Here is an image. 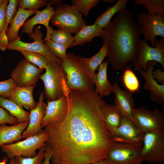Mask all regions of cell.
Here are the masks:
<instances>
[{"mask_svg": "<svg viewBox=\"0 0 164 164\" xmlns=\"http://www.w3.org/2000/svg\"><path fill=\"white\" fill-rule=\"evenodd\" d=\"M64 119L44 130L52 164H90L106 159L112 143L101 108L105 102L94 91L70 90Z\"/></svg>", "mask_w": 164, "mask_h": 164, "instance_id": "6da1fadb", "label": "cell"}, {"mask_svg": "<svg viewBox=\"0 0 164 164\" xmlns=\"http://www.w3.org/2000/svg\"><path fill=\"white\" fill-rule=\"evenodd\" d=\"M101 37L106 42L108 61L115 70H124L135 57L141 34L132 13L126 9L117 13Z\"/></svg>", "mask_w": 164, "mask_h": 164, "instance_id": "7a4b0ae2", "label": "cell"}, {"mask_svg": "<svg viewBox=\"0 0 164 164\" xmlns=\"http://www.w3.org/2000/svg\"><path fill=\"white\" fill-rule=\"evenodd\" d=\"M67 59L62 60V65L65 71L67 87L70 90L94 91L95 85L92 77L88 73L80 56L70 53Z\"/></svg>", "mask_w": 164, "mask_h": 164, "instance_id": "3957f363", "label": "cell"}, {"mask_svg": "<svg viewBox=\"0 0 164 164\" xmlns=\"http://www.w3.org/2000/svg\"><path fill=\"white\" fill-rule=\"evenodd\" d=\"M45 70L39 79L43 82L44 94L47 101L56 100L68 94L67 75L62 63L49 62Z\"/></svg>", "mask_w": 164, "mask_h": 164, "instance_id": "277c9868", "label": "cell"}, {"mask_svg": "<svg viewBox=\"0 0 164 164\" xmlns=\"http://www.w3.org/2000/svg\"><path fill=\"white\" fill-rule=\"evenodd\" d=\"M82 16L72 5L63 3L54 10L50 22L52 26L76 34L87 25Z\"/></svg>", "mask_w": 164, "mask_h": 164, "instance_id": "5b68a950", "label": "cell"}, {"mask_svg": "<svg viewBox=\"0 0 164 164\" xmlns=\"http://www.w3.org/2000/svg\"><path fill=\"white\" fill-rule=\"evenodd\" d=\"M151 61L159 63L164 69V38L159 40L156 39L155 47L149 46L144 40L139 39L132 62L134 70L145 71L147 63Z\"/></svg>", "mask_w": 164, "mask_h": 164, "instance_id": "8992f818", "label": "cell"}, {"mask_svg": "<svg viewBox=\"0 0 164 164\" xmlns=\"http://www.w3.org/2000/svg\"><path fill=\"white\" fill-rule=\"evenodd\" d=\"M47 138V134L45 131L23 140L4 145L0 147L2 151L6 154L7 157L10 159L18 156L32 157L37 154L36 150L46 145Z\"/></svg>", "mask_w": 164, "mask_h": 164, "instance_id": "52a82bcc", "label": "cell"}, {"mask_svg": "<svg viewBox=\"0 0 164 164\" xmlns=\"http://www.w3.org/2000/svg\"><path fill=\"white\" fill-rule=\"evenodd\" d=\"M141 155L143 160L151 164L164 161V130L144 134Z\"/></svg>", "mask_w": 164, "mask_h": 164, "instance_id": "ba28073f", "label": "cell"}, {"mask_svg": "<svg viewBox=\"0 0 164 164\" xmlns=\"http://www.w3.org/2000/svg\"><path fill=\"white\" fill-rule=\"evenodd\" d=\"M136 18L141 34L144 36V41L146 43L150 41L152 47H155V37L164 38V14L152 16L142 11L138 14Z\"/></svg>", "mask_w": 164, "mask_h": 164, "instance_id": "9c48e42d", "label": "cell"}, {"mask_svg": "<svg viewBox=\"0 0 164 164\" xmlns=\"http://www.w3.org/2000/svg\"><path fill=\"white\" fill-rule=\"evenodd\" d=\"M41 28L40 26L34 27L33 32L28 36L34 40L33 42L28 43L23 42L21 40L20 36L15 40L9 43L7 49L38 53L44 56L51 63H61L62 60L53 54L43 43Z\"/></svg>", "mask_w": 164, "mask_h": 164, "instance_id": "30bf717a", "label": "cell"}, {"mask_svg": "<svg viewBox=\"0 0 164 164\" xmlns=\"http://www.w3.org/2000/svg\"><path fill=\"white\" fill-rule=\"evenodd\" d=\"M133 115L135 125L144 134L164 130V111L156 107L153 111L142 107L134 108Z\"/></svg>", "mask_w": 164, "mask_h": 164, "instance_id": "8fae6325", "label": "cell"}, {"mask_svg": "<svg viewBox=\"0 0 164 164\" xmlns=\"http://www.w3.org/2000/svg\"><path fill=\"white\" fill-rule=\"evenodd\" d=\"M142 147L112 142L106 158L111 164H133L143 160L141 155Z\"/></svg>", "mask_w": 164, "mask_h": 164, "instance_id": "7c38bea8", "label": "cell"}, {"mask_svg": "<svg viewBox=\"0 0 164 164\" xmlns=\"http://www.w3.org/2000/svg\"><path fill=\"white\" fill-rule=\"evenodd\" d=\"M43 71V70L22 59L12 71L11 78L18 87L29 86L36 84Z\"/></svg>", "mask_w": 164, "mask_h": 164, "instance_id": "4fadbf2b", "label": "cell"}, {"mask_svg": "<svg viewBox=\"0 0 164 164\" xmlns=\"http://www.w3.org/2000/svg\"><path fill=\"white\" fill-rule=\"evenodd\" d=\"M144 135L132 121L122 117L119 125L112 137V142L142 147Z\"/></svg>", "mask_w": 164, "mask_h": 164, "instance_id": "5bb4252c", "label": "cell"}, {"mask_svg": "<svg viewBox=\"0 0 164 164\" xmlns=\"http://www.w3.org/2000/svg\"><path fill=\"white\" fill-rule=\"evenodd\" d=\"M158 63L151 61L147 64L145 71H139L141 75L144 78V89L149 92V97L153 102L161 105L164 103V84H159L152 76V72L154 66L157 65Z\"/></svg>", "mask_w": 164, "mask_h": 164, "instance_id": "9a60e30c", "label": "cell"}, {"mask_svg": "<svg viewBox=\"0 0 164 164\" xmlns=\"http://www.w3.org/2000/svg\"><path fill=\"white\" fill-rule=\"evenodd\" d=\"M51 1L48 3L47 7L41 11L37 10L35 15L25 22L22 27V32L29 36L33 32L34 27L37 24L44 26L46 29V34L43 42L50 40V36L53 29L49 26V23L54 12V8L51 6Z\"/></svg>", "mask_w": 164, "mask_h": 164, "instance_id": "2e32d148", "label": "cell"}, {"mask_svg": "<svg viewBox=\"0 0 164 164\" xmlns=\"http://www.w3.org/2000/svg\"><path fill=\"white\" fill-rule=\"evenodd\" d=\"M112 87L115 95V107L122 117L129 119L135 125L133 115L135 103L131 93L121 89L116 82L112 85Z\"/></svg>", "mask_w": 164, "mask_h": 164, "instance_id": "e0dca14e", "label": "cell"}, {"mask_svg": "<svg viewBox=\"0 0 164 164\" xmlns=\"http://www.w3.org/2000/svg\"><path fill=\"white\" fill-rule=\"evenodd\" d=\"M44 93L41 92L36 108L30 111L29 124L23 132L22 138H26L45 132L41 128V124L46 110L47 104L43 101Z\"/></svg>", "mask_w": 164, "mask_h": 164, "instance_id": "ac0fdd59", "label": "cell"}, {"mask_svg": "<svg viewBox=\"0 0 164 164\" xmlns=\"http://www.w3.org/2000/svg\"><path fill=\"white\" fill-rule=\"evenodd\" d=\"M47 103L46 112L41 124L42 128L53 123L63 120L67 113L68 101L66 95L55 100L47 101Z\"/></svg>", "mask_w": 164, "mask_h": 164, "instance_id": "d6986e66", "label": "cell"}, {"mask_svg": "<svg viewBox=\"0 0 164 164\" xmlns=\"http://www.w3.org/2000/svg\"><path fill=\"white\" fill-rule=\"evenodd\" d=\"M36 85L26 87L17 86L12 91L8 99L19 107L25 108L30 111L35 109L38 104L35 101L33 94Z\"/></svg>", "mask_w": 164, "mask_h": 164, "instance_id": "ffe728a7", "label": "cell"}, {"mask_svg": "<svg viewBox=\"0 0 164 164\" xmlns=\"http://www.w3.org/2000/svg\"><path fill=\"white\" fill-rule=\"evenodd\" d=\"M29 121L12 126L4 124L0 126V147L2 145L13 143L22 138L23 131L28 126Z\"/></svg>", "mask_w": 164, "mask_h": 164, "instance_id": "44dd1931", "label": "cell"}, {"mask_svg": "<svg viewBox=\"0 0 164 164\" xmlns=\"http://www.w3.org/2000/svg\"><path fill=\"white\" fill-rule=\"evenodd\" d=\"M108 63L107 60L101 64L98 68L97 73L92 77L93 83L95 85L94 91L101 98L113 92L112 85L107 77Z\"/></svg>", "mask_w": 164, "mask_h": 164, "instance_id": "7402d4cb", "label": "cell"}, {"mask_svg": "<svg viewBox=\"0 0 164 164\" xmlns=\"http://www.w3.org/2000/svg\"><path fill=\"white\" fill-rule=\"evenodd\" d=\"M37 10H26L19 7L15 16L10 23V26L7 33L9 43L18 38L20 28L26 19L30 15L36 14Z\"/></svg>", "mask_w": 164, "mask_h": 164, "instance_id": "603a6c76", "label": "cell"}, {"mask_svg": "<svg viewBox=\"0 0 164 164\" xmlns=\"http://www.w3.org/2000/svg\"><path fill=\"white\" fill-rule=\"evenodd\" d=\"M101 111L112 138L121 123L122 116L114 105L106 104L105 102L101 106Z\"/></svg>", "mask_w": 164, "mask_h": 164, "instance_id": "cb8c5ba5", "label": "cell"}, {"mask_svg": "<svg viewBox=\"0 0 164 164\" xmlns=\"http://www.w3.org/2000/svg\"><path fill=\"white\" fill-rule=\"evenodd\" d=\"M104 29L96 24L86 25L82 28L73 36L74 42L71 47L82 45L91 41L95 37H101Z\"/></svg>", "mask_w": 164, "mask_h": 164, "instance_id": "d4e9b609", "label": "cell"}, {"mask_svg": "<svg viewBox=\"0 0 164 164\" xmlns=\"http://www.w3.org/2000/svg\"><path fill=\"white\" fill-rule=\"evenodd\" d=\"M128 0H118L112 6L108 7L106 10L96 18L94 22L101 28H106L111 24L113 16L120 11L126 9Z\"/></svg>", "mask_w": 164, "mask_h": 164, "instance_id": "484cf974", "label": "cell"}, {"mask_svg": "<svg viewBox=\"0 0 164 164\" xmlns=\"http://www.w3.org/2000/svg\"><path fill=\"white\" fill-rule=\"evenodd\" d=\"M0 106L6 110L12 116L15 118L18 123L29 121L30 113L8 99L0 96Z\"/></svg>", "mask_w": 164, "mask_h": 164, "instance_id": "4316f807", "label": "cell"}, {"mask_svg": "<svg viewBox=\"0 0 164 164\" xmlns=\"http://www.w3.org/2000/svg\"><path fill=\"white\" fill-rule=\"evenodd\" d=\"M107 56V46L105 42L99 50L93 56L89 58H82L87 70L92 77L96 74V70Z\"/></svg>", "mask_w": 164, "mask_h": 164, "instance_id": "83f0119b", "label": "cell"}, {"mask_svg": "<svg viewBox=\"0 0 164 164\" xmlns=\"http://www.w3.org/2000/svg\"><path fill=\"white\" fill-rule=\"evenodd\" d=\"M133 4L144 6L151 15L164 13V0H136Z\"/></svg>", "mask_w": 164, "mask_h": 164, "instance_id": "f1b7e54d", "label": "cell"}, {"mask_svg": "<svg viewBox=\"0 0 164 164\" xmlns=\"http://www.w3.org/2000/svg\"><path fill=\"white\" fill-rule=\"evenodd\" d=\"M122 78L124 86L129 92L132 93L138 91L139 81L134 72L128 67L124 70Z\"/></svg>", "mask_w": 164, "mask_h": 164, "instance_id": "f546056e", "label": "cell"}, {"mask_svg": "<svg viewBox=\"0 0 164 164\" xmlns=\"http://www.w3.org/2000/svg\"><path fill=\"white\" fill-rule=\"evenodd\" d=\"M50 39L66 46L68 48L71 47L74 40L73 36L71 33L61 29H53L50 35Z\"/></svg>", "mask_w": 164, "mask_h": 164, "instance_id": "4dcf8cb0", "label": "cell"}, {"mask_svg": "<svg viewBox=\"0 0 164 164\" xmlns=\"http://www.w3.org/2000/svg\"><path fill=\"white\" fill-rule=\"evenodd\" d=\"M19 51L22 54L26 61L43 70L50 62L44 56L38 53L24 50Z\"/></svg>", "mask_w": 164, "mask_h": 164, "instance_id": "1f68e13d", "label": "cell"}, {"mask_svg": "<svg viewBox=\"0 0 164 164\" xmlns=\"http://www.w3.org/2000/svg\"><path fill=\"white\" fill-rule=\"evenodd\" d=\"M99 0H73L72 6L82 15L87 17L89 11L94 7Z\"/></svg>", "mask_w": 164, "mask_h": 164, "instance_id": "d6a6232c", "label": "cell"}, {"mask_svg": "<svg viewBox=\"0 0 164 164\" xmlns=\"http://www.w3.org/2000/svg\"><path fill=\"white\" fill-rule=\"evenodd\" d=\"M44 44L51 53L58 58L62 60L67 58L66 50L68 47L67 46L50 39L45 41Z\"/></svg>", "mask_w": 164, "mask_h": 164, "instance_id": "836d02e7", "label": "cell"}, {"mask_svg": "<svg viewBox=\"0 0 164 164\" xmlns=\"http://www.w3.org/2000/svg\"><path fill=\"white\" fill-rule=\"evenodd\" d=\"M45 146L39 148L38 154L33 157L16 156L14 159L15 164H40L45 156Z\"/></svg>", "mask_w": 164, "mask_h": 164, "instance_id": "e575fe53", "label": "cell"}, {"mask_svg": "<svg viewBox=\"0 0 164 164\" xmlns=\"http://www.w3.org/2000/svg\"><path fill=\"white\" fill-rule=\"evenodd\" d=\"M48 3L46 0H20L19 7L26 10L36 9L47 5Z\"/></svg>", "mask_w": 164, "mask_h": 164, "instance_id": "d590c367", "label": "cell"}, {"mask_svg": "<svg viewBox=\"0 0 164 164\" xmlns=\"http://www.w3.org/2000/svg\"><path fill=\"white\" fill-rule=\"evenodd\" d=\"M17 86L11 78L0 81V96L8 98L12 91Z\"/></svg>", "mask_w": 164, "mask_h": 164, "instance_id": "8d00e7d4", "label": "cell"}, {"mask_svg": "<svg viewBox=\"0 0 164 164\" xmlns=\"http://www.w3.org/2000/svg\"><path fill=\"white\" fill-rule=\"evenodd\" d=\"M19 0H9V3L7 5L5 13L7 27L17 12V9L19 5Z\"/></svg>", "mask_w": 164, "mask_h": 164, "instance_id": "74e56055", "label": "cell"}, {"mask_svg": "<svg viewBox=\"0 0 164 164\" xmlns=\"http://www.w3.org/2000/svg\"><path fill=\"white\" fill-rule=\"evenodd\" d=\"M6 123L14 125L18 124V122L15 118L12 116L6 110L0 106V126Z\"/></svg>", "mask_w": 164, "mask_h": 164, "instance_id": "f35d334b", "label": "cell"}, {"mask_svg": "<svg viewBox=\"0 0 164 164\" xmlns=\"http://www.w3.org/2000/svg\"><path fill=\"white\" fill-rule=\"evenodd\" d=\"M8 2V0H3L0 5V33L4 30H6L7 28L5 13Z\"/></svg>", "mask_w": 164, "mask_h": 164, "instance_id": "ab89813d", "label": "cell"}, {"mask_svg": "<svg viewBox=\"0 0 164 164\" xmlns=\"http://www.w3.org/2000/svg\"><path fill=\"white\" fill-rule=\"evenodd\" d=\"M6 31L4 30L0 33V50L2 51L7 49L9 44Z\"/></svg>", "mask_w": 164, "mask_h": 164, "instance_id": "60d3db41", "label": "cell"}, {"mask_svg": "<svg viewBox=\"0 0 164 164\" xmlns=\"http://www.w3.org/2000/svg\"><path fill=\"white\" fill-rule=\"evenodd\" d=\"M153 78L157 81L164 84V72L159 68H156L152 72Z\"/></svg>", "mask_w": 164, "mask_h": 164, "instance_id": "b9f144b4", "label": "cell"}, {"mask_svg": "<svg viewBox=\"0 0 164 164\" xmlns=\"http://www.w3.org/2000/svg\"><path fill=\"white\" fill-rule=\"evenodd\" d=\"M45 156L43 162L40 164H50V158L52 152L49 146L46 145L45 146Z\"/></svg>", "mask_w": 164, "mask_h": 164, "instance_id": "7bdbcfd3", "label": "cell"}, {"mask_svg": "<svg viewBox=\"0 0 164 164\" xmlns=\"http://www.w3.org/2000/svg\"><path fill=\"white\" fill-rule=\"evenodd\" d=\"M90 164H111L106 159H102Z\"/></svg>", "mask_w": 164, "mask_h": 164, "instance_id": "ee69618b", "label": "cell"}, {"mask_svg": "<svg viewBox=\"0 0 164 164\" xmlns=\"http://www.w3.org/2000/svg\"><path fill=\"white\" fill-rule=\"evenodd\" d=\"M7 157H5L2 161L0 162V164H6Z\"/></svg>", "mask_w": 164, "mask_h": 164, "instance_id": "f6af8a7d", "label": "cell"}, {"mask_svg": "<svg viewBox=\"0 0 164 164\" xmlns=\"http://www.w3.org/2000/svg\"><path fill=\"white\" fill-rule=\"evenodd\" d=\"M103 2H106L108 3H114L116 0H103Z\"/></svg>", "mask_w": 164, "mask_h": 164, "instance_id": "bcb514c9", "label": "cell"}, {"mask_svg": "<svg viewBox=\"0 0 164 164\" xmlns=\"http://www.w3.org/2000/svg\"><path fill=\"white\" fill-rule=\"evenodd\" d=\"M14 159L15 158L10 159L9 162V164H15Z\"/></svg>", "mask_w": 164, "mask_h": 164, "instance_id": "7dc6e473", "label": "cell"}, {"mask_svg": "<svg viewBox=\"0 0 164 164\" xmlns=\"http://www.w3.org/2000/svg\"><path fill=\"white\" fill-rule=\"evenodd\" d=\"M142 162H137V163H135L133 164H142Z\"/></svg>", "mask_w": 164, "mask_h": 164, "instance_id": "c3c4849f", "label": "cell"}, {"mask_svg": "<svg viewBox=\"0 0 164 164\" xmlns=\"http://www.w3.org/2000/svg\"><path fill=\"white\" fill-rule=\"evenodd\" d=\"M3 0H0V5L2 3V2Z\"/></svg>", "mask_w": 164, "mask_h": 164, "instance_id": "681fc988", "label": "cell"}, {"mask_svg": "<svg viewBox=\"0 0 164 164\" xmlns=\"http://www.w3.org/2000/svg\"><path fill=\"white\" fill-rule=\"evenodd\" d=\"M1 57L0 56V61H1ZM0 69H1V68H0Z\"/></svg>", "mask_w": 164, "mask_h": 164, "instance_id": "f907efd6", "label": "cell"}]
</instances>
